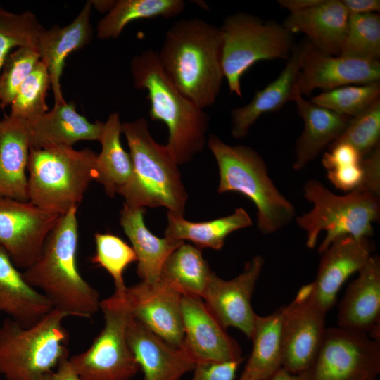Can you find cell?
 <instances>
[{
    "label": "cell",
    "instance_id": "cell-14",
    "mask_svg": "<svg viewBox=\"0 0 380 380\" xmlns=\"http://www.w3.org/2000/svg\"><path fill=\"white\" fill-rule=\"evenodd\" d=\"M182 349L197 364L242 362L241 347L200 298L182 296Z\"/></svg>",
    "mask_w": 380,
    "mask_h": 380
},
{
    "label": "cell",
    "instance_id": "cell-17",
    "mask_svg": "<svg viewBox=\"0 0 380 380\" xmlns=\"http://www.w3.org/2000/svg\"><path fill=\"white\" fill-rule=\"evenodd\" d=\"M369 238L346 235L334 239L323 251L315 279L309 284L312 299L325 312L334 305L344 282L357 273L372 255Z\"/></svg>",
    "mask_w": 380,
    "mask_h": 380
},
{
    "label": "cell",
    "instance_id": "cell-42",
    "mask_svg": "<svg viewBox=\"0 0 380 380\" xmlns=\"http://www.w3.org/2000/svg\"><path fill=\"white\" fill-rule=\"evenodd\" d=\"M322 157V165L328 171L335 168L360 164L362 156L350 144L338 143L329 146Z\"/></svg>",
    "mask_w": 380,
    "mask_h": 380
},
{
    "label": "cell",
    "instance_id": "cell-33",
    "mask_svg": "<svg viewBox=\"0 0 380 380\" xmlns=\"http://www.w3.org/2000/svg\"><path fill=\"white\" fill-rule=\"evenodd\" d=\"M182 0H119L99 22L97 37L101 39L118 38L129 23L146 18H170L185 8Z\"/></svg>",
    "mask_w": 380,
    "mask_h": 380
},
{
    "label": "cell",
    "instance_id": "cell-47",
    "mask_svg": "<svg viewBox=\"0 0 380 380\" xmlns=\"http://www.w3.org/2000/svg\"><path fill=\"white\" fill-rule=\"evenodd\" d=\"M320 0H278L281 7L290 13L299 11L318 4Z\"/></svg>",
    "mask_w": 380,
    "mask_h": 380
},
{
    "label": "cell",
    "instance_id": "cell-5",
    "mask_svg": "<svg viewBox=\"0 0 380 380\" xmlns=\"http://www.w3.org/2000/svg\"><path fill=\"white\" fill-rule=\"evenodd\" d=\"M208 146L219 170L217 192L234 191L249 198L257 208L260 232L273 234L293 220L294 205L275 186L256 151L243 145H228L214 134L209 135Z\"/></svg>",
    "mask_w": 380,
    "mask_h": 380
},
{
    "label": "cell",
    "instance_id": "cell-37",
    "mask_svg": "<svg viewBox=\"0 0 380 380\" xmlns=\"http://www.w3.org/2000/svg\"><path fill=\"white\" fill-rule=\"evenodd\" d=\"M380 82L352 84L322 91L311 101L342 115L353 118L380 99Z\"/></svg>",
    "mask_w": 380,
    "mask_h": 380
},
{
    "label": "cell",
    "instance_id": "cell-35",
    "mask_svg": "<svg viewBox=\"0 0 380 380\" xmlns=\"http://www.w3.org/2000/svg\"><path fill=\"white\" fill-rule=\"evenodd\" d=\"M96 251L91 258V262L104 269L112 277L114 293L126 296L127 286L123 274L126 268L137 261L136 254L132 248L119 236L110 233L94 234Z\"/></svg>",
    "mask_w": 380,
    "mask_h": 380
},
{
    "label": "cell",
    "instance_id": "cell-21",
    "mask_svg": "<svg viewBox=\"0 0 380 380\" xmlns=\"http://www.w3.org/2000/svg\"><path fill=\"white\" fill-rule=\"evenodd\" d=\"M129 346L144 373V380H179L192 371L194 362L132 316L127 329Z\"/></svg>",
    "mask_w": 380,
    "mask_h": 380
},
{
    "label": "cell",
    "instance_id": "cell-40",
    "mask_svg": "<svg viewBox=\"0 0 380 380\" xmlns=\"http://www.w3.org/2000/svg\"><path fill=\"white\" fill-rule=\"evenodd\" d=\"M40 61L37 49L18 47L10 53L0 72V108L11 104L20 87Z\"/></svg>",
    "mask_w": 380,
    "mask_h": 380
},
{
    "label": "cell",
    "instance_id": "cell-39",
    "mask_svg": "<svg viewBox=\"0 0 380 380\" xmlns=\"http://www.w3.org/2000/svg\"><path fill=\"white\" fill-rule=\"evenodd\" d=\"M379 141L380 99L358 115L351 118L345 131L331 145L338 143L350 144L363 158L379 147Z\"/></svg>",
    "mask_w": 380,
    "mask_h": 380
},
{
    "label": "cell",
    "instance_id": "cell-28",
    "mask_svg": "<svg viewBox=\"0 0 380 380\" xmlns=\"http://www.w3.org/2000/svg\"><path fill=\"white\" fill-rule=\"evenodd\" d=\"M145 212V208L124 204L120 223L136 254L137 275L141 281L154 282L160 279L167 258L184 242L154 235L144 222Z\"/></svg>",
    "mask_w": 380,
    "mask_h": 380
},
{
    "label": "cell",
    "instance_id": "cell-25",
    "mask_svg": "<svg viewBox=\"0 0 380 380\" xmlns=\"http://www.w3.org/2000/svg\"><path fill=\"white\" fill-rule=\"evenodd\" d=\"M30 149L27 121L5 116L0 121V196L28 201Z\"/></svg>",
    "mask_w": 380,
    "mask_h": 380
},
{
    "label": "cell",
    "instance_id": "cell-10",
    "mask_svg": "<svg viewBox=\"0 0 380 380\" xmlns=\"http://www.w3.org/2000/svg\"><path fill=\"white\" fill-rule=\"evenodd\" d=\"M104 325L84 352L68 359L80 380H129L140 367L129 346L132 317L125 297L115 293L100 302Z\"/></svg>",
    "mask_w": 380,
    "mask_h": 380
},
{
    "label": "cell",
    "instance_id": "cell-26",
    "mask_svg": "<svg viewBox=\"0 0 380 380\" xmlns=\"http://www.w3.org/2000/svg\"><path fill=\"white\" fill-rule=\"evenodd\" d=\"M294 102L304 123L296 146L293 168L300 170L335 142L347 127L350 118L317 105L298 95Z\"/></svg>",
    "mask_w": 380,
    "mask_h": 380
},
{
    "label": "cell",
    "instance_id": "cell-23",
    "mask_svg": "<svg viewBox=\"0 0 380 380\" xmlns=\"http://www.w3.org/2000/svg\"><path fill=\"white\" fill-rule=\"evenodd\" d=\"M30 148L42 149L58 146H72L80 141H99L104 122H91L79 114L75 105L66 101L54 104L47 113L27 121Z\"/></svg>",
    "mask_w": 380,
    "mask_h": 380
},
{
    "label": "cell",
    "instance_id": "cell-46",
    "mask_svg": "<svg viewBox=\"0 0 380 380\" xmlns=\"http://www.w3.org/2000/svg\"><path fill=\"white\" fill-rule=\"evenodd\" d=\"M68 359L63 360L56 369L46 376L45 380H80Z\"/></svg>",
    "mask_w": 380,
    "mask_h": 380
},
{
    "label": "cell",
    "instance_id": "cell-48",
    "mask_svg": "<svg viewBox=\"0 0 380 380\" xmlns=\"http://www.w3.org/2000/svg\"><path fill=\"white\" fill-rule=\"evenodd\" d=\"M270 380H311L310 371L291 374L282 368Z\"/></svg>",
    "mask_w": 380,
    "mask_h": 380
},
{
    "label": "cell",
    "instance_id": "cell-18",
    "mask_svg": "<svg viewBox=\"0 0 380 380\" xmlns=\"http://www.w3.org/2000/svg\"><path fill=\"white\" fill-rule=\"evenodd\" d=\"M380 81L379 61H367L323 53L312 45L298 76V88L303 96L316 89L323 91L352 84Z\"/></svg>",
    "mask_w": 380,
    "mask_h": 380
},
{
    "label": "cell",
    "instance_id": "cell-44",
    "mask_svg": "<svg viewBox=\"0 0 380 380\" xmlns=\"http://www.w3.org/2000/svg\"><path fill=\"white\" fill-rule=\"evenodd\" d=\"M364 179L360 191H368L380 196V148L363 157Z\"/></svg>",
    "mask_w": 380,
    "mask_h": 380
},
{
    "label": "cell",
    "instance_id": "cell-20",
    "mask_svg": "<svg viewBox=\"0 0 380 380\" xmlns=\"http://www.w3.org/2000/svg\"><path fill=\"white\" fill-rule=\"evenodd\" d=\"M341 328L380 341V258L372 255L348 286L338 312Z\"/></svg>",
    "mask_w": 380,
    "mask_h": 380
},
{
    "label": "cell",
    "instance_id": "cell-36",
    "mask_svg": "<svg viewBox=\"0 0 380 380\" xmlns=\"http://www.w3.org/2000/svg\"><path fill=\"white\" fill-rule=\"evenodd\" d=\"M44 30L31 12L15 14L0 7V72L12 49L27 46L37 49Z\"/></svg>",
    "mask_w": 380,
    "mask_h": 380
},
{
    "label": "cell",
    "instance_id": "cell-15",
    "mask_svg": "<svg viewBox=\"0 0 380 380\" xmlns=\"http://www.w3.org/2000/svg\"><path fill=\"white\" fill-rule=\"evenodd\" d=\"M264 265L263 257L255 255L246 263L241 273L230 280L212 272L202 298L224 327L237 328L248 338L257 316L251 300Z\"/></svg>",
    "mask_w": 380,
    "mask_h": 380
},
{
    "label": "cell",
    "instance_id": "cell-12",
    "mask_svg": "<svg viewBox=\"0 0 380 380\" xmlns=\"http://www.w3.org/2000/svg\"><path fill=\"white\" fill-rule=\"evenodd\" d=\"M327 312L312 299L309 284L284 306L281 321L282 368L291 374L310 371L326 331Z\"/></svg>",
    "mask_w": 380,
    "mask_h": 380
},
{
    "label": "cell",
    "instance_id": "cell-7",
    "mask_svg": "<svg viewBox=\"0 0 380 380\" xmlns=\"http://www.w3.org/2000/svg\"><path fill=\"white\" fill-rule=\"evenodd\" d=\"M68 315L53 308L39 322L23 327L11 318L0 326V374L6 380H45L68 357Z\"/></svg>",
    "mask_w": 380,
    "mask_h": 380
},
{
    "label": "cell",
    "instance_id": "cell-9",
    "mask_svg": "<svg viewBox=\"0 0 380 380\" xmlns=\"http://www.w3.org/2000/svg\"><path fill=\"white\" fill-rule=\"evenodd\" d=\"M222 65L229 91L242 98L241 80L257 62L290 57L293 34L283 24L246 13L228 15L220 27Z\"/></svg>",
    "mask_w": 380,
    "mask_h": 380
},
{
    "label": "cell",
    "instance_id": "cell-32",
    "mask_svg": "<svg viewBox=\"0 0 380 380\" xmlns=\"http://www.w3.org/2000/svg\"><path fill=\"white\" fill-rule=\"evenodd\" d=\"M212 272L201 249L184 242L165 260L160 279L182 296L202 298Z\"/></svg>",
    "mask_w": 380,
    "mask_h": 380
},
{
    "label": "cell",
    "instance_id": "cell-2",
    "mask_svg": "<svg viewBox=\"0 0 380 380\" xmlns=\"http://www.w3.org/2000/svg\"><path fill=\"white\" fill-rule=\"evenodd\" d=\"M77 209L61 216L37 260L23 272L26 281L68 317L91 319L100 308L99 292L80 274L77 263Z\"/></svg>",
    "mask_w": 380,
    "mask_h": 380
},
{
    "label": "cell",
    "instance_id": "cell-34",
    "mask_svg": "<svg viewBox=\"0 0 380 380\" xmlns=\"http://www.w3.org/2000/svg\"><path fill=\"white\" fill-rule=\"evenodd\" d=\"M341 56L379 61L380 15L379 13L350 15Z\"/></svg>",
    "mask_w": 380,
    "mask_h": 380
},
{
    "label": "cell",
    "instance_id": "cell-24",
    "mask_svg": "<svg viewBox=\"0 0 380 380\" xmlns=\"http://www.w3.org/2000/svg\"><path fill=\"white\" fill-rule=\"evenodd\" d=\"M91 6L92 2L87 1L71 23L64 27L54 25L48 30L44 29L39 37L37 49L49 74L56 104L65 102L61 91V77L66 58L91 40Z\"/></svg>",
    "mask_w": 380,
    "mask_h": 380
},
{
    "label": "cell",
    "instance_id": "cell-19",
    "mask_svg": "<svg viewBox=\"0 0 380 380\" xmlns=\"http://www.w3.org/2000/svg\"><path fill=\"white\" fill-rule=\"evenodd\" d=\"M310 46L307 39L295 44L279 76L262 89L257 91L248 104L231 110L232 135L234 139L245 137L262 115L279 110L300 94L298 88V76Z\"/></svg>",
    "mask_w": 380,
    "mask_h": 380
},
{
    "label": "cell",
    "instance_id": "cell-41",
    "mask_svg": "<svg viewBox=\"0 0 380 380\" xmlns=\"http://www.w3.org/2000/svg\"><path fill=\"white\" fill-rule=\"evenodd\" d=\"M327 175L329 180L338 189L348 193L357 191L360 188L364 179L362 161L360 164L328 170Z\"/></svg>",
    "mask_w": 380,
    "mask_h": 380
},
{
    "label": "cell",
    "instance_id": "cell-3",
    "mask_svg": "<svg viewBox=\"0 0 380 380\" xmlns=\"http://www.w3.org/2000/svg\"><path fill=\"white\" fill-rule=\"evenodd\" d=\"M134 87L147 91L149 115L168 129L169 153L177 163H187L205 144L210 118L185 97L170 82L160 65L158 52L148 49L134 56L130 64Z\"/></svg>",
    "mask_w": 380,
    "mask_h": 380
},
{
    "label": "cell",
    "instance_id": "cell-45",
    "mask_svg": "<svg viewBox=\"0 0 380 380\" xmlns=\"http://www.w3.org/2000/svg\"><path fill=\"white\" fill-rule=\"evenodd\" d=\"M350 15L378 13L380 11L379 0H341Z\"/></svg>",
    "mask_w": 380,
    "mask_h": 380
},
{
    "label": "cell",
    "instance_id": "cell-4",
    "mask_svg": "<svg viewBox=\"0 0 380 380\" xmlns=\"http://www.w3.org/2000/svg\"><path fill=\"white\" fill-rule=\"evenodd\" d=\"M132 162V175L120 195L134 208L165 207L184 216L188 194L178 165L165 145L152 137L141 118L122 125Z\"/></svg>",
    "mask_w": 380,
    "mask_h": 380
},
{
    "label": "cell",
    "instance_id": "cell-13",
    "mask_svg": "<svg viewBox=\"0 0 380 380\" xmlns=\"http://www.w3.org/2000/svg\"><path fill=\"white\" fill-rule=\"evenodd\" d=\"M60 217L30 201L0 196V246L17 268L25 270L37 260Z\"/></svg>",
    "mask_w": 380,
    "mask_h": 380
},
{
    "label": "cell",
    "instance_id": "cell-1",
    "mask_svg": "<svg viewBox=\"0 0 380 380\" xmlns=\"http://www.w3.org/2000/svg\"><path fill=\"white\" fill-rule=\"evenodd\" d=\"M220 27L201 18L181 19L167 30L158 52L165 73L189 101L213 105L224 79Z\"/></svg>",
    "mask_w": 380,
    "mask_h": 380
},
{
    "label": "cell",
    "instance_id": "cell-27",
    "mask_svg": "<svg viewBox=\"0 0 380 380\" xmlns=\"http://www.w3.org/2000/svg\"><path fill=\"white\" fill-rule=\"evenodd\" d=\"M53 308L50 300L30 286L0 246V312L30 327Z\"/></svg>",
    "mask_w": 380,
    "mask_h": 380
},
{
    "label": "cell",
    "instance_id": "cell-11",
    "mask_svg": "<svg viewBox=\"0 0 380 380\" xmlns=\"http://www.w3.org/2000/svg\"><path fill=\"white\" fill-rule=\"evenodd\" d=\"M379 373V341L339 327L326 329L311 380H377Z\"/></svg>",
    "mask_w": 380,
    "mask_h": 380
},
{
    "label": "cell",
    "instance_id": "cell-43",
    "mask_svg": "<svg viewBox=\"0 0 380 380\" xmlns=\"http://www.w3.org/2000/svg\"><path fill=\"white\" fill-rule=\"evenodd\" d=\"M241 362L197 364L191 380H234Z\"/></svg>",
    "mask_w": 380,
    "mask_h": 380
},
{
    "label": "cell",
    "instance_id": "cell-16",
    "mask_svg": "<svg viewBox=\"0 0 380 380\" xmlns=\"http://www.w3.org/2000/svg\"><path fill=\"white\" fill-rule=\"evenodd\" d=\"M182 296L160 278L154 282L141 281L126 291L132 316L166 343L179 348L184 339Z\"/></svg>",
    "mask_w": 380,
    "mask_h": 380
},
{
    "label": "cell",
    "instance_id": "cell-30",
    "mask_svg": "<svg viewBox=\"0 0 380 380\" xmlns=\"http://www.w3.org/2000/svg\"><path fill=\"white\" fill-rule=\"evenodd\" d=\"M122 125L118 113L109 115L99 140L101 151L96 157L95 181L110 198L120 194L132 175L131 156L120 141Z\"/></svg>",
    "mask_w": 380,
    "mask_h": 380
},
{
    "label": "cell",
    "instance_id": "cell-6",
    "mask_svg": "<svg viewBox=\"0 0 380 380\" xmlns=\"http://www.w3.org/2000/svg\"><path fill=\"white\" fill-rule=\"evenodd\" d=\"M97 154L89 148L58 146L30 149L28 201L46 212L63 215L77 208L96 179Z\"/></svg>",
    "mask_w": 380,
    "mask_h": 380
},
{
    "label": "cell",
    "instance_id": "cell-8",
    "mask_svg": "<svg viewBox=\"0 0 380 380\" xmlns=\"http://www.w3.org/2000/svg\"><path fill=\"white\" fill-rule=\"evenodd\" d=\"M303 196L312 204V208L296 220L306 233L308 248L316 246L323 231L327 234L318 248L320 254L338 237L369 238L373 234L372 224L379 220L380 214L379 196L360 191L339 196L313 179L305 183Z\"/></svg>",
    "mask_w": 380,
    "mask_h": 380
},
{
    "label": "cell",
    "instance_id": "cell-38",
    "mask_svg": "<svg viewBox=\"0 0 380 380\" xmlns=\"http://www.w3.org/2000/svg\"><path fill=\"white\" fill-rule=\"evenodd\" d=\"M51 87V78L44 64L39 61L23 82L13 100L10 115L30 121L49 111L45 99Z\"/></svg>",
    "mask_w": 380,
    "mask_h": 380
},
{
    "label": "cell",
    "instance_id": "cell-22",
    "mask_svg": "<svg viewBox=\"0 0 380 380\" xmlns=\"http://www.w3.org/2000/svg\"><path fill=\"white\" fill-rule=\"evenodd\" d=\"M349 18L341 0H320L311 7L290 13L283 25L292 34H305L317 51L339 56Z\"/></svg>",
    "mask_w": 380,
    "mask_h": 380
},
{
    "label": "cell",
    "instance_id": "cell-29",
    "mask_svg": "<svg viewBox=\"0 0 380 380\" xmlns=\"http://www.w3.org/2000/svg\"><path fill=\"white\" fill-rule=\"evenodd\" d=\"M284 306L256 316L248 360L237 380H270L282 369L281 321Z\"/></svg>",
    "mask_w": 380,
    "mask_h": 380
},
{
    "label": "cell",
    "instance_id": "cell-31",
    "mask_svg": "<svg viewBox=\"0 0 380 380\" xmlns=\"http://www.w3.org/2000/svg\"><path fill=\"white\" fill-rule=\"evenodd\" d=\"M165 237L172 241H191L196 247L221 249L226 237L232 232L252 225L248 213L243 208H236L227 216L206 222H191L184 216L167 212Z\"/></svg>",
    "mask_w": 380,
    "mask_h": 380
}]
</instances>
